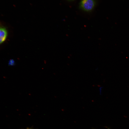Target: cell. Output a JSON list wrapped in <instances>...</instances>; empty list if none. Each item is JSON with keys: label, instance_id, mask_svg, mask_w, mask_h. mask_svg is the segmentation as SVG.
<instances>
[{"label": "cell", "instance_id": "obj_6", "mask_svg": "<svg viewBox=\"0 0 129 129\" xmlns=\"http://www.w3.org/2000/svg\"><path fill=\"white\" fill-rule=\"evenodd\" d=\"M108 129H109L108 128Z\"/></svg>", "mask_w": 129, "mask_h": 129}, {"label": "cell", "instance_id": "obj_3", "mask_svg": "<svg viewBox=\"0 0 129 129\" xmlns=\"http://www.w3.org/2000/svg\"><path fill=\"white\" fill-rule=\"evenodd\" d=\"M15 61L13 59H11L9 60L8 62L9 66H13L15 65Z\"/></svg>", "mask_w": 129, "mask_h": 129}, {"label": "cell", "instance_id": "obj_2", "mask_svg": "<svg viewBox=\"0 0 129 129\" xmlns=\"http://www.w3.org/2000/svg\"><path fill=\"white\" fill-rule=\"evenodd\" d=\"M7 35V31L5 28L0 27V44L5 40Z\"/></svg>", "mask_w": 129, "mask_h": 129}, {"label": "cell", "instance_id": "obj_1", "mask_svg": "<svg viewBox=\"0 0 129 129\" xmlns=\"http://www.w3.org/2000/svg\"><path fill=\"white\" fill-rule=\"evenodd\" d=\"M95 5L94 0H81L79 4V7L82 10L87 12L91 11Z\"/></svg>", "mask_w": 129, "mask_h": 129}, {"label": "cell", "instance_id": "obj_4", "mask_svg": "<svg viewBox=\"0 0 129 129\" xmlns=\"http://www.w3.org/2000/svg\"><path fill=\"white\" fill-rule=\"evenodd\" d=\"M33 129L32 128H27V129Z\"/></svg>", "mask_w": 129, "mask_h": 129}, {"label": "cell", "instance_id": "obj_5", "mask_svg": "<svg viewBox=\"0 0 129 129\" xmlns=\"http://www.w3.org/2000/svg\"><path fill=\"white\" fill-rule=\"evenodd\" d=\"M69 0V1H72V0Z\"/></svg>", "mask_w": 129, "mask_h": 129}]
</instances>
